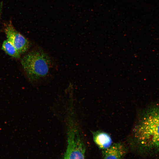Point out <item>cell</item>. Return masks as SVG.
Instances as JSON below:
<instances>
[{
  "mask_svg": "<svg viewBox=\"0 0 159 159\" xmlns=\"http://www.w3.org/2000/svg\"><path fill=\"white\" fill-rule=\"evenodd\" d=\"M2 49L8 55L16 59H19L21 54L13 44L7 39L4 40L2 44Z\"/></svg>",
  "mask_w": 159,
  "mask_h": 159,
  "instance_id": "52a82bcc",
  "label": "cell"
},
{
  "mask_svg": "<svg viewBox=\"0 0 159 159\" xmlns=\"http://www.w3.org/2000/svg\"><path fill=\"white\" fill-rule=\"evenodd\" d=\"M81 134L78 127L70 133L64 159H85V146Z\"/></svg>",
  "mask_w": 159,
  "mask_h": 159,
  "instance_id": "3957f363",
  "label": "cell"
},
{
  "mask_svg": "<svg viewBox=\"0 0 159 159\" xmlns=\"http://www.w3.org/2000/svg\"><path fill=\"white\" fill-rule=\"evenodd\" d=\"M102 151L103 159H123L126 149L123 143L118 142L112 144L109 148Z\"/></svg>",
  "mask_w": 159,
  "mask_h": 159,
  "instance_id": "5b68a950",
  "label": "cell"
},
{
  "mask_svg": "<svg viewBox=\"0 0 159 159\" xmlns=\"http://www.w3.org/2000/svg\"><path fill=\"white\" fill-rule=\"evenodd\" d=\"M94 142L102 150L106 149L112 145L111 136L107 132L101 130L92 132Z\"/></svg>",
  "mask_w": 159,
  "mask_h": 159,
  "instance_id": "8992f818",
  "label": "cell"
},
{
  "mask_svg": "<svg viewBox=\"0 0 159 159\" xmlns=\"http://www.w3.org/2000/svg\"><path fill=\"white\" fill-rule=\"evenodd\" d=\"M22 67L28 79L37 81L46 77L51 66V59L49 55L41 50L32 51L21 59Z\"/></svg>",
  "mask_w": 159,
  "mask_h": 159,
  "instance_id": "7a4b0ae2",
  "label": "cell"
},
{
  "mask_svg": "<svg viewBox=\"0 0 159 159\" xmlns=\"http://www.w3.org/2000/svg\"><path fill=\"white\" fill-rule=\"evenodd\" d=\"M4 31L7 39L21 54L26 52L30 47L28 40L14 27L11 20L4 24Z\"/></svg>",
  "mask_w": 159,
  "mask_h": 159,
  "instance_id": "277c9868",
  "label": "cell"
},
{
  "mask_svg": "<svg viewBox=\"0 0 159 159\" xmlns=\"http://www.w3.org/2000/svg\"><path fill=\"white\" fill-rule=\"evenodd\" d=\"M2 9H0V19H1V11Z\"/></svg>",
  "mask_w": 159,
  "mask_h": 159,
  "instance_id": "ba28073f",
  "label": "cell"
},
{
  "mask_svg": "<svg viewBox=\"0 0 159 159\" xmlns=\"http://www.w3.org/2000/svg\"><path fill=\"white\" fill-rule=\"evenodd\" d=\"M132 134L133 143L140 151H159V105L145 112L134 127Z\"/></svg>",
  "mask_w": 159,
  "mask_h": 159,
  "instance_id": "6da1fadb",
  "label": "cell"
}]
</instances>
